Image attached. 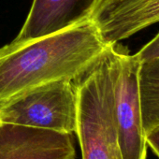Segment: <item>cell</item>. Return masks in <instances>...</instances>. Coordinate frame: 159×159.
I'll use <instances>...</instances> for the list:
<instances>
[{"instance_id":"cell-1","label":"cell","mask_w":159,"mask_h":159,"mask_svg":"<svg viewBox=\"0 0 159 159\" xmlns=\"http://www.w3.org/2000/svg\"><path fill=\"white\" fill-rule=\"evenodd\" d=\"M107 45L89 21L66 30L0 48V106L39 86L73 82Z\"/></svg>"},{"instance_id":"cell-2","label":"cell","mask_w":159,"mask_h":159,"mask_svg":"<svg viewBox=\"0 0 159 159\" xmlns=\"http://www.w3.org/2000/svg\"><path fill=\"white\" fill-rule=\"evenodd\" d=\"M117 66L115 43L73 81L78 100L75 133L83 159H123L114 111Z\"/></svg>"},{"instance_id":"cell-3","label":"cell","mask_w":159,"mask_h":159,"mask_svg":"<svg viewBox=\"0 0 159 159\" xmlns=\"http://www.w3.org/2000/svg\"><path fill=\"white\" fill-rule=\"evenodd\" d=\"M77 107L73 82L59 81L39 86L0 106V122L73 134Z\"/></svg>"},{"instance_id":"cell-4","label":"cell","mask_w":159,"mask_h":159,"mask_svg":"<svg viewBox=\"0 0 159 159\" xmlns=\"http://www.w3.org/2000/svg\"><path fill=\"white\" fill-rule=\"evenodd\" d=\"M118 66L114 87V111L123 159H147L139 95L138 55L117 43Z\"/></svg>"},{"instance_id":"cell-5","label":"cell","mask_w":159,"mask_h":159,"mask_svg":"<svg viewBox=\"0 0 159 159\" xmlns=\"http://www.w3.org/2000/svg\"><path fill=\"white\" fill-rule=\"evenodd\" d=\"M105 45L159 23V0H98L88 19Z\"/></svg>"},{"instance_id":"cell-6","label":"cell","mask_w":159,"mask_h":159,"mask_svg":"<svg viewBox=\"0 0 159 159\" xmlns=\"http://www.w3.org/2000/svg\"><path fill=\"white\" fill-rule=\"evenodd\" d=\"M72 135L0 122V159H75Z\"/></svg>"},{"instance_id":"cell-7","label":"cell","mask_w":159,"mask_h":159,"mask_svg":"<svg viewBox=\"0 0 159 159\" xmlns=\"http://www.w3.org/2000/svg\"><path fill=\"white\" fill-rule=\"evenodd\" d=\"M98 0H33L27 18L13 41L47 37L87 21Z\"/></svg>"},{"instance_id":"cell-8","label":"cell","mask_w":159,"mask_h":159,"mask_svg":"<svg viewBox=\"0 0 159 159\" xmlns=\"http://www.w3.org/2000/svg\"><path fill=\"white\" fill-rule=\"evenodd\" d=\"M139 95L145 135L159 127V57L140 62Z\"/></svg>"},{"instance_id":"cell-9","label":"cell","mask_w":159,"mask_h":159,"mask_svg":"<svg viewBox=\"0 0 159 159\" xmlns=\"http://www.w3.org/2000/svg\"><path fill=\"white\" fill-rule=\"evenodd\" d=\"M140 62L148 61L159 57V32L147 44H145L137 53Z\"/></svg>"},{"instance_id":"cell-10","label":"cell","mask_w":159,"mask_h":159,"mask_svg":"<svg viewBox=\"0 0 159 159\" xmlns=\"http://www.w3.org/2000/svg\"><path fill=\"white\" fill-rule=\"evenodd\" d=\"M147 146L159 158V127L146 134Z\"/></svg>"}]
</instances>
